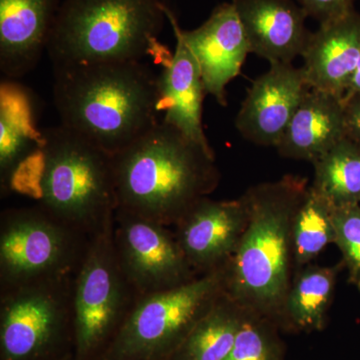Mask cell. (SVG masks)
I'll use <instances>...</instances> for the list:
<instances>
[{"instance_id": "cell-1", "label": "cell", "mask_w": 360, "mask_h": 360, "mask_svg": "<svg viewBox=\"0 0 360 360\" xmlns=\"http://www.w3.org/2000/svg\"><path fill=\"white\" fill-rule=\"evenodd\" d=\"M158 79L143 61L53 68L60 124L115 155L161 122Z\"/></svg>"}, {"instance_id": "cell-2", "label": "cell", "mask_w": 360, "mask_h": 360, "mask_svg": "<svg viewBox=\"0 0 360 360\" xmlns=\"http://www.w3.org/2000/svg\"><path fill=\"white\" fill-rule=\"evenodd\" d=\"M117 208L170 226L219 186L214 153L160 122L112 155Z\"/></svg>"}, {"instance_id": "cell-3", "label": "cell", "mask_w": 360, "mask_h": 360, "mask_svg": "<svg viewBox=\"0 0 360 360\" xmlns=\"http://www.w3.org/2000/svg\"><path fill=\"white\" fill-rule=\"evenodd\" d=\"M307 188V179L286 175L248 189V226L225 266V295L276 324L292 283L293 219Z\"/></svg>"}, {"instance_id": "cell-4", "label": "cell", "mask_w": 360, "mask_h": 360, "mask_svg": "<svg viewBox=\"0 0 360 360\" xmlns=\"http://www.w3.org/2000/svg\"><path fill=\"white\" fill-rule=\"evenodd\" d=\"M20 177L37 206L89 238L115 219L112 155L63 124L41 130L39 153Z\"/></svg>"}, {"instance_id": "cell-5", "label": "cell", "mask_w": 360, "mask_h": 360, "mask_svg": "<svg viewBox=\"0 0 360 360\" xmlns=\"http://www.w3.org/2000/svg\"><path fill=\"white\" fill-rule=\"evenodd\" d=\"M162 0H63L46 52L52 66L142 61L165 53L158 42Z\"/></svg>"}, {"instance_id": "cell-6", "label": "cell", "mask_w": 360, "mask_h": 360, "mask_svg": "<svg viewBox=\"0 0 360 360\" xmlns=\"http://www.w3.org/2000/svg\"><path fill=\"white\" fill-rule=\"evenodd\" d=\"M225 266L172 290L139 295L122 328L96 360L169 359L225 292Z\"/></svg>"}, {"instance_id": "cell-7", "label": "cell", "mask_w": 360, "mask_h": 360, "mask_svg": "<svg viewBox=\"0 0 360 360\" xmlns=\"http://www.w3.org/2000/svg\"><path fill=\"white\" fill-rule=\"evenodd\" d=\"M75 276L0 291V360L73 356Z\"/></svg>"}, {"instance_id": "cell-8", "label": "cell", "mask_w": 360, "mask_h": 360, "mask_svg": "<svg viewBox=\"0 0 360 360\" xmlns=\"http://www.w3.org/2000/svg\"><path fill=\"white\" fill-rule=\"evenodd\" d=\"M112 229L113 220L90 238L75 277L72 360L98 359L139 297L116 257Z\"/></svg>"}, {"instance_id": "cell-9", "label": "cell", "mask_w": 360, "mask_h": 360, "mask_svg": "<svg viewBox=\"0 0 360 360\" xmlns=\"http://www.w3.org/2000/svg\"><path fill=\"white\" fill-rule=\"evenodd\" d=\"M89 240L39 206L4 210L0 217V291L75 276Z\"/></svg>"}, {"instance_id": "cell-10", "label": "cell", "mask_w": 360, "mask_h": 360, "mask_svg": "<svg viewBox=\"0 0 360 360\" xmlns=\"http://www.w3.org/2000/svg\"><path fill=\"white\" fill-rule=\"evenodd\" d=\"M169 226L116 210L112 240L123 274L139 295L172 290L194 271Z\"/></svg>"}, {"instance_id": "cell-11", "label": "cell", "mask_w": 360, "mask_h": 360, "mask_svg": "<svg viewBox=\"0 0 360 360\" xmlns=\"http://www.w3.org/2000/svg\"><path fill=\"white\" fill-rule=\"evenodd\" d=\"M168 22L177 30L200 66L206 94L226 106V86L238 77L248 54V37L231 2L219 4L193 30H181L172 9L163 4Z\"/></svg>"}, {"instance_id": "cell-12", "label": "cell", "mask_w": 360, "mask_h": 360, "mask_svg": "<svg viewBox=\"0 0 360 360\" xmlns=\"http://www.w3.org/2000/svg\"><path fill=\"white\" fill-rule=\"evenodd\" d=\"M248 222L243 198L217 201L206 196L175 224L174 234L187 262L200 276L227 264Z\"/></svg>"}, {"instance_id": "cell-13", "label": "cell", "mask_w": 360, "mask_h": 360, "mask_svg": "<svg viewBox=\"0 0 360 360\" xmlns=\"http://www.w3.org/2000/svg\"><path fill=\"white\" fill-rule=\"evenodd\" d=\"M309 89L302 68L272 63L248 89L236 116V129L252 143L276 148Z\"/></svg>"}, {"instance_id": "cell-14", "label": "cell", "mask_w": 360, "mask_h": 360, "mask_svg": "<svg viewBox=\"0 0 360 360\" xmlns=\"http://www.w3.org/2000/svg\"><path fill=\"white\" fill-rule=\"evenodd\" d=\"M63 0H0V70L6 79L25 77L46 51Z\"/></svg>"}, {"instance_id": "cell-15", "label": "cell", "mask_w": 360, "mask_h": 360, "mask_svg": "<svg viewBox=\"0 0 360 360\" xmlns=\"http://www.w3.org/2000/svg\"><path fill=\"white\" fill-rule=\"evenodd\" d=\"M248 37L250 53L272 63H292L310 34L307 15L293 0H232Z\"/></svg>"}, {"instance_id": "cell-16", "label": "cell", "mask_w": 360, "mask_h": 360, "mask_svg": "<svg viewBox=\"0 0 360 360\" xmlns=\"http://www.w3.org/2000/svg\"><path fill=\"white\" fill-rule=\"evenodd\" d=\"M302 56L310 89L343 99L360 58V14L354 11L322 23L310 34Z\"/></svg>"}, {"instance_id": "cell-17", "label": "cell", "mask_w": 360, "mask_h": 360, "mask_svg": "<svg viewBox=\"0 0 360 360\" xmlns=\"http://www.w3.org/2000/svg\"><path fill=\"white\" fill-rule=\"evenodd\" d=\"M174 30V28H172ZM174 53L163 60L158 75V103L161 122L170 125L189 139L214 153L203 129V101L206 96L200 66L177 30Z\"/></svg>"}, {"instance_id": "cell-18", "label": "cell", "mask_w": 360, "mask_h": 360, "mask_svg": "<svg viewBox=\"0 0 360 360\" xmlns=\"http://www.w3.org/2000/svg\"><path fill=\"white\" fill-rule=\"evenodd\" d=\"M345 137L343 99L309 87L276 148L283 158L314 163Z\"/></svg>"}, {"instance_id": "cell-19", "label": "cell", "mask_w": 360, "mask_h": 360, "mask_svg": "<svg viewBox=\"0 0 360 360\" xmlns=\"http://www.w3.org/2000/svg\"><path fill=\"white\" fill-rule=\"evenodd\" d=\"M32 92L15 80L0 86V175L2 189H13L39 153L41 130L37 129V104Z\"/></svg>"}, {"instance_id": "cell-20", "label": "cell", "mask_w": 360, "mask_h": 360, "mask_svg": "<svg viewBox=\"0 0 360 360\" xmlns=\"http://www.w3.org/2000/svg\"><path fill=\"white\" fill-rule=\"evenodd\" d=\"M343 266V264L328 267L307 265L300 270L284 300L279 323L302 331L323 328L338 274Z\"/></svg>"}, {"instance_id": "cell-21", "label": "cell", "mask_w": 360, "mask_h": 360, "mask_svg": "<svg viewBox=\"0 0 360 360\" xmlns=\"http://www.w3.org/2000/svg\"><path fill=\"white\" fill-rule=\"evenodd\" d=\"M245 314L224 292L168 360H224L233 347Z\"/></svg>"}, {"instance_id": "cell-22", "label": "cell", "mask_w": 360, "mask_h": 360, "mask_svg": "<svg viewBox=\"0 0 360 360\" xmlns=\"http://www.w3.org/2000/svg\"><path fill=\"white\" fill-rule=\"evenodd\" d=\"M312 165L311 186L333 207L360 203V144L345 137Z\"/></svg>"}, {"instance_id": "cell-23", "label": "cell", "mask_w": 360, "mask_h": 360, "mask_svg": "<svg viewBox=\"0 0 360 360\" xmlns=\"http://www.w3.org/2000/svg\"><path fill=\"white\" fill-rule=\"evenodd\" d=\"M335 207L309 186L292 222L293 264L309 265L321 251L335 241Z\"/></svg>"}, {"instance_id": "cell-24", "label": "cell", "mask_w": 360, "mask_h": 360, "mask_svg": "<svg viewBox=\"0 0 360 360\" xmlns=\"http://www.w3.org/2000/svg\"><path fill=\"white\" fill-rule=\"evenodd\" d=\"M276 322L246 311L233 347L224 360H283Z\"/></svg>"}, {"instance_id": "cell-25", "label": "cell", "mask_w": 360, "mask_h": 360, "mask_svg": "<svg viewBox=\"0 0 360 360\" xmlns=\"http://www.w3.org/2000/svg\"><path fill=\"white\" fill-rule=\"evenodd\" d=\"M335 241L342 264L348 271V281L360 290V203L335 208Z\"/></svg>"}, {"instance_id": "cell-26", "label": "cell", "mask_w": 360, "mask_h": 360, "mask_svg": "<svg viewBox=\"0 0 360 360\" xmlns=\"http://www.w3.org/2000/svg\"><path fill=\"white\" fill-rule=\"evenodd\" d=\"M307 16L319 23L342 18L354 11V0H297Z\"/></svg>"}, {"instance_id": "cell-27", "label": "cell", "mask_w": 360, "mask_h": 360, "mask_svg": "<svg viewBox=\"0 0 360 360\" xmlns=\"http://www.w3.org/2000/svg\"><path fill=\"white\" fill-rule=\"evenodd\" d=\"M343 103L347 137L360 144V94L350 97Z\"/></svg>"}, {"instance_id": "cell-28", "label": "cell", "mask_w": 360, "mask_h": 360, "mask_svg": "<svg viewBox=\"0 0 360 360\" xmlns=\"http://www.w3.org/2000/svg\"><path fill=\"white\" fill-rule=\"evenodd\" d=\"M360 94V58L356 68H355L354 75H352L350 84L348 85L347 94L343 97V101L350 98V97L359 96Z\"/></svg>"}, {"instance_id": "cell-29", "label": "cell", "mask_w": 360, "mask_h": 360, "mask_svg": "<svg viewBox=\"0 0 360 360\" xmlns=\"http://www.w3.org/2000/svg\"><path fill=\"white\" fill-rule=\"evenodd\" d=\"M72 359H73V356H68V357H66V359H63V360H72Z\"/></svg>"}]
</instances>
